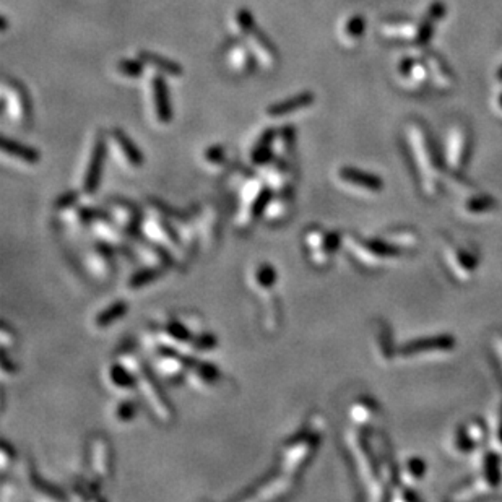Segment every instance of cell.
I'll return each instance as SVG.
<instances>
[{
  "mask_svg": "<svg viewBox=\"0 0 502 502\" xmlns=\"http://www.w3.org/2000/svg\"><path fill=\"white\" fill-rule=\"evenodd\" d=\"M117 361H120V363L134 374L135 389L142 395L145 405L148 406V410L152 411L155 418L164 426L173 424L175 418L174 408L168 401L162 387L158 385L157 378H155L152 371H150L132 351H120Z\"/></svg>",
  "mask_w": 502,
  "mask_h": 502,
  "instance_id": "cell-1",
  "label": "cell"
},
{
  "mask_svg": "<svg viewBox=\"0 0 502 502\" xmlns=\"http://www.w3.org/2000/svg\"><path fill=\"white\" fill-rule=\"evenodd\" d=\"M338 179L346 187L358 189L366 194H378L382 189V180L379 178L354 168H341L338 171Z\"/></svg>",
  "mask_w": 502,
  "mask_h": 502,
  "instance_id": "cell-25",
  "label": "cell"
},
{
  "mask_svg": "<svg viewBox=\"0 0 502 502\" xmlns=\"http://www.w3.org/2000/svg\"><path fill=\"white\" fill-rule=\"evenodd\" d=\"M228 62L231 69L241 75H249L255 70L257 65V59L250 46H245L243 43H234L233 46L228 49Z\"/></svg>",
  "mask_w": 502,
  "mask_h": 502,
  "instance_id": "cell-30",
  "label": "cell"
},
{
  "mask_svg": "<svg viewBox=\"0 0 502 502\" xmlns=\"http://www.w3.org/2000/svg\"><path fill=\"white\" fill-rule=\"evenodd\" d=\"M129 306L125 301H115V303L109 304L106 309H103L96 317H94V327L96 329H106L114 322H117L119 319H122L125 314H127Z\"/></svg>",
  "mask_w": 502,
  "mask_h": 502,
  "instance_id": "cell-39",
  "label": "cell"
},
{
  "mask_svg": "<svg viewBox=\"0 0 502 502\" xmlns=\"http://www.w3.org/2000/svg\"><path fill=\"white\" fill-rule=\"evenodd\" d=\"M291 166H293V164L286 163L285 159L277 157H275L273 162H270L267 166H264L265 184H267L275 194L293 190L294 173Z\"/></svg>",
  "mask_w": 502,
  "mask_h": 502,
  "instance_id": "cell-21",
  "label": "cell"
},
{
  "mask_svg": "<svg viewBox=\"0 0 502 502\" xmlns=\"http://www.w3.org/2000/svg\"><path fill=\"white\" fill-rule=\"evenodd\" d=\"M296 488V478L280 471L273 473L264 481H259V485L252 486V493L241 494L236 499H248V501H280L288 498Z\"/></svg>",
  "mask_w": 502,
  "mask_h": 502,
  "instance_id": "cell-11",
  "label": "cell"
},
{
  "mask_svg": "<svg viewBox=\"0 0 502 502\" xmlns=\"http://www.w3.org/2000/svg\"><path fill=\"white\" fill-rule=\"evenodd\" d=\"M444 257L445 262L460 281H468L473 278V275L478 270L480 260L476 255L466 248H459L454 244L444 245Z\"/></svg>",
  "mask_w": 502,
  "mask_h": 502,
  "instance_id": "cell-17",
  "label": "cell"
},
{
  "mask_svg": "<svg viewBox=\"0 0 502 502\" xmlns=\"http://www.w3.org/2000/svg\"><path fill=\"white\" fill-rule=\"evenodd\" d=\"M346 444H348V449L356 461V468H358L361 481L366 486L369 498L373 501H382L385 498L384 481L380 478L375 459L369 449L366 433L350 429L346 433Z\"/></svg>",
  "mask_w": 502,
  "mask_h": 502,
  "instance_id": "cell-4",
  "label": "cell"
},
{
  "mask_svg": "<svg viewBox=\"0 0 502 502\" xmlns=\"http://www.w3.org/2000/svg\"><path fill=\"white\" fill-rule=\"evenodd\" d=\"M275 135L277 130L267 129L264 130L262 135L254 143L252 150H250V163L254 166H267L270 162L275 158Z\"/></svg>",
  "mask_w": 502,
  "mask_h": 502,
  "instance_id": "cell-29",
  "label": "cell"
},
{
  "mask_svg": "<svg viewBox=\"0 0 502 502\" xmlns=\"http://www.w3.org/2000/svg\"><path fill=\"white\" fill-rule=\"evenodd\" d=\"M461 210H464V213L468 215V217H486V215H491L498 210V203H496V200L489 197H475L464 203Z\"/></svg>",
  "mask_w": 502,
  "mask_h": 502,
  "instance_id": "cell-41",
  "label": "cell"
},
{
  "mask_svg": "<svg viewBox=\"0 0 502 502\" xmlns=\"http://www.w3.org/2000/svg\"><path fill=\"white\" fill-rule=\"evenodd\" d=\"M195 226H197L199 243L205 252L217 249L222 236V213L217 203L208 202L195 207Z\"/></svg>",
  "mask_w": 502,
  "mask_h": 502,
  "instance_id": "cell-8",
  "label": "cell"
},
{
  "mask_svg": "<svg viewBox=\"0 0 502 502\" xmlns=\"http://www.w3.org/2000/svg\"><path fill=\"white\" fill-rule=\"evenodd\" d=\"M150 104H152L153 117L159 125H166L173 120L171 96L162 73L153 75L150 80Z\"/></svg>",
  "mask_w": 502,
  "mask_h": 502,
  "instance_id": "cell-18",
  "label": "cell"
},
{
  "mask_svg": "<svg viewBox=\"0 0 502 502\" xmlns=\"http://www.w3.org/2000/svg\"><path fill=\"white\" fill-rule=\"evenodd\" d=\"M250 49H252L255 54V59L257 62H260L264 69L272 70L278 65L280 62V54L275 48V44L270 41L267 34H265L262 29L255 28L252 33L248 36Z\"/></svg>",
  "mask_w": 502,
  "mask_h": 502,
  "instance_id": "cell-22",
  "label": "cell"
},
{
  "mask_svg": "<svg viewBox=\"0 0 502 502\" xmlns=\"http://www.w3.org/2000/svg\"><path fill=\"white\" fill-rule=\"evenodd\" d=\"M426 470V461L419 457H410V459L405 460V464L401 465L400 468V480L405 486H415L418 481L424 478Z\"/></svg>",
  "mask_w": 502,
  "mask_h": 502,
  "instance_id": "cell-33",
  "label": "cell"
},
{
  "mask_svg": "<svg viewBox=\"0 0 502 502\" xmlns=\"http://www.w3.org/2000/svg\"><path fill=\"white\" fill-rule=\"evenodd\" d=\"M489 440L494 452H502V405L494 411L489 426Z\"/></svg>",
  "mask_w": 502,
  "mask_h": 502,
  "instance_id": "cell-46",
  "label": "cell"
},
{
  "mask_svg": "<svg viewBox=\"0 0 502 502\" xmlns=\"http://www.w3.org/2000/svg\"><path fill=\"white\" fill-rule=\"evenodd\" d=\"M106 148H108V138L104 137L101 132H98L93 138L87 166L83 169L82 187H80L82 190H80V192H82L85 197H93L99 187L104 158H106Z\"/></svg>",
  "mask_w": 502,
  "mask_h": 502,
  "instance_id": "cell-9",
  "label": "cell"
},
{
  "mask_svg": "<svg viewBox=\"0 0 502 502\" xmlns=\"http://www.w3.org/2000/svg\"><path fill=\"white\" fill-rule=\"evenodd\" d=\"M254 285L264 296L272 294L277 285V270L270 264H260L254 272Z\"/></svg>",
  "mask_w": 502,
  "mask_h": 502,
  "instance_id": "cell-35",
  "label": "cell"
},
{
  "mask_svg": "<svg viewBox=\"0 0 502 502\" xmlns=\"http://www.w3.org/2000/svg\"><path fill=\"white\" fill-rule=\"evenodd\" d=\"M113 249L111 245L99 241L98 244L92 245L85 250L83 262L85 267L89 272V275L94 280L101 281V283H108L109 280L114 277V259H113Z\"/></svg>",
  "mask_w": 502,
  "mask_h": 502,
  "instance_id": "cell-13",
  "label": "cell"
},
{
  "mask_svg": "<svg viewBox=\"0 0 502 502\" xmlns=\"http://www.w3.org/2000/svg\"><path fill=\"white\" fill-rule=\"evenodd\" d=\"M291 213H293V190H288V192L273 194L262 215V220L268 226H280L288 222Z\"/></svg>",
  "mask_w": 502,
  "mask_h": 502,
  "instance_id": "cell-24",
  "label": "cell"
},
{
  "mask_svg": "<svg viewBox=\"0 0 502 502\" xmlns=\"http://www.w3.org/2000/svg\"><path fill=\"white\" fill-rule=\"evenodd\" d=\"M310 104H314V94L309 92L304 93H298L294 96H291L288 99H283V101L275 103L272 106L267 108V115L268 117L273 119H280L285 117V115L294 114L298 111H303V109L309 108Z\"/></svg>",
  "mask_w": 502,
  "mask_h": 502,
  "instance_id": "cell-27",
  "label": "cell"
},
{
  "mask_svg": "<svg viewBox=\"0 0 502 502\" xmlns=\"http://www.w3.org/2000/svg\"><path fill=\"white\" fill-rule=\"evenodd\" d=\"M387 241L389 244L394 245L396 249H411L418 244V236L415 233H411L408 229H401V231H395V233H390L384 238Z\"/></svg>",
  "mask_w": 502,
  "mask_h": 502,
  "instance_id": "cell-44",
  "label": "cell"
},
{
  "mask_svg": "<svg viewBox=\"0 0 502 502\" xmlns=\"http://www.w3.org/2000/svg\"><path fill=\"white\" fill-rule=\"evenodd\" d=\"M89 228H92L94 236H96L99 241L109 244L114 249L124 250L130 243H132V238H130L122 228H119V226L115 224L106 213H101L99 217L94 218V222L92 223Z\"/></svg>",
  "mask_w": 502,
  "mask_h": 502,
  "instance_id": "cell-20",
  "label": "cell"
},
{
  "mask_svg": "<svg viewBox=\"0 0 502 502\" xmlns=\"http://www.w3.org/2000/svg\"><path fill=\"white\" fill-rule=\"evenodd\" d=\"M493 343H494V350H496V353H498V358H499V363L502 368V335H496Z\"/></svg>",
  "mask_w": 502,
  "mask_h": 502,
  "instance_id": "cell-54",
  "label": "cell"
},
{
  "mask_svg": "<svg viewBox=\"0 0 502 502\" xmlns=\"http://www.w3.org/2000/svg\"><path fill=\"white\" fill-rule=\"evenodd\" d=\"M194 356L169 348H155L153 371L168 382H178L187 374V369L194 363Z\"/></svg>",
  "mask_w": 502,
  "mask_h": 502,
  "instance_id": "cell-10",
  "label": "cell"
},
{
  "mask_svg": "<svg viewBox=\"0 0 502 502\" xmlns=\"http://www.w3.org/2000/svg\"><path fill=\"white\" fill-rule=\"evenodd\" d=\"M164 273H166V268L150 267V265H147V267L138 270V272H135L132 277L129 278L127 288L130 291H138L142 288H147L148 285H152V283H155V281H158L159 278H162Z\"/></svg>",
  "mask_w": 502,
  "mask_h": 502,
  "instance_id": "cell-36",
  "label": "cell"
},
{
  "mask_svg": "<svg viewBox=\"0 0 502 502\" xmlns=\"http://www.w3.org/2000/svg\"><path fill=\"white\" fill-rule=\"evenodd\" d=\"M140 234L152 241V243L162 245L163 249H166L171 257H173L175 267H185L190 257H192V252L185 248L179 238L178 231L168 220L148 215V217L143 218L142 226H140Z\"/></svg>",
  "mask_w": 502,
  "mask_h": 502,
  "instance_id": "cell-5",
  "label": "cell"
},
{
  "mask_svg": "<svg viewBox=\"0 0 502 502\" xmlns=\"http://www.w3.org/2000/svg\"><path fill=\"white\" fill-rule=\"evenodd\" d=\"M2 153L5 157L15 159V162L27 164V166H33V164H36L41 159V153L36 148H31L28 145L20 143L17 140H10L7 137L2 138Z\"/></svg>",
  "mask_w": 502,
  "mask_h": 502,
  "instance_id": "cell-31",
  "label": "cell"
},
{
  "mask_svg": "<svg viewBox=\"0 0 502 502\" xmlns=\"http://www.w3.org/2000/svg\"><path fill=\"white\" fill-rule=\"evenodd\" d=\"M203 163L212 169H223L228 164V153L222 145H213L203 152Z\"/></svg>",
  "mask_w": 502,
  "mask_h": 502,
  "instance_id": "cell-43",
  "label": "cell"
},
{
  "mask_svg": "<svg viewBox=\"0 0 502 502\" xmlns=\"http://www.w3.org/2000/svg\"><path fill=\"white\" fill-rule=\"evenodd\" d=\"M22 475L24 476V481H27L29 491H33L39 499H49V501L65 499V494L62 491L56 488V486L49 485L48 481H44L41 478V476H38L36 470H34V466L29 460H24V464L22 465Z\"/></svg>",
  "mask_w": 502,
  "mask_h": 502,
  "instance_id": "cell-26",
  "label": "cell"
},
{
  "mask_svg": "<svg viewBox=\"0 0 502 502\" xmlns=\"http://www.w3.org/2000/svg\"><path fill=\"white\" fill-rule=\"evenodd\" d=\"M378 354L382 359H387L394 356V350H392V338L387 332H380L378 340Z\"/></svg>",
  "mask_w": 502,
  "mask_h": 502,
  "instance_id": "cell-50",
  "label": "cell"
},
{
  "mask_svg": "<svg viewBox=\"0 0 502 502\" xmlns=\"http://www.w3.org/2000/svg\"><path fill=\"white\" fill-rule=\"evenodd\" d=\"M13 460H15V449H12V445H10L7 440H3L2 449H0V468H2L3 473L8 470V466L13 464Z\"/></svg>",
  "mask_w": 502,
  "mask_h": 502,
  "instance_id": "cell-51",
  "label": "cell"
},
{
  "mask_svg": "<svg viewBox=\"0 0 502 502\" xmlns=\"http://www.w3.org/2000/svg\"><path fill=\"white\" fill-rule=\"evenodd\" d=\"M137 57L142 60V62L147 65V67L153 69L155 72L164 75V77H171V78H180L184 75V69L180 67L179 64H175L174 60H171L164 56H159L157 52L143 51L137 52Z\"/></svg>",
  "mask_w": 502,
  "mask_h": 502,
  "instance_id": "cell-28",
  "label": "cell"
},
{
  "mask_svg": "<svg viewBox=\"0 0 502 502\" xmlns=\"http://www.w3.org/2000/svg\"><path fill=\"white\" fill-rule=\"evenodd\" d=\"M89 468L98 480L108 481L113 476V449L106 436L96 434L88 444Z\"/></svg>",
  "mask_w": 502,
  "mask_h": 502,
  "instance_id": "cell-16",
  "label": "cell"
},
{
  "mask_svg": "<svg viewBox=\"0 0 502 502\" xmlns=\"http://www.w3.org/2000/svg\"><path fill=\"white\" fill-rule=\"evenodd\" d=\"M281 310L277 298L273 294L265 296L264 299V327L270 335H273L280 329Z\"/></svg>",
  "mask_w": 502,
  "mask_h": 502,
  "instance_id": "cell-40",
  "label": "cell"
},
{
  "mask_svg": "<svg viewBox=\"0 0 502 502\" xmlns=\"http://www.w3.org/2000/svg\"><path fill=\"white\" fill-rule=\"evenodd\" d=\"M145 67H147V65H145L138 57L120 59L119 62L115 64V72H117V75H120V77H124V78L135 80V78L142 77Z\"/></svg>",
  "mask_w": 502,
  "mask_h": 502,
  "instance_id": "cell-42",
  "label": "cell"
},
{
  "mask_svg": "<svg viewBox=\"0 0 502 502\" xmlns=\"http://www.w3.org/2000/svg\"><path fill=\"white\" fill-rule=\"evenodd\" d=\"M303 241L309 262L317 268H325L343 244V236L335 231H325L319 226H310L306 229Z\"/></svg>",
  "mask_w": 502,
  "mask_h": 502,
  "instance_id": "cell-6",
  "label": "cell"
},
{
  "mask_svg": "<svg viewBox=\"0 0 502 502\" xmlns=\"http://www.w3.org/2000/svg\"><path fill=\"white\" fill-rule=\"evenodd\" d=\"M217 346V336L210 332L199 334L194 340V353H205V351H212Z\"/></svg>",
  "mask_w": 502,
  "mask_h": 502,
  "instance_id": "cell-48",
  "label": "cell"
},
{
  "mask_svg": "<svg viewBox=\"0 0 502 502\" xmlns=\"http://www.w3.org/2000/svg\"><path fill=\"white\" fill-rule=\"evenodd\" d=\"M106 215L119 228H122L130 238L138 236L143 217L137 205H134L125 199H111L106 203Z\"/></svg>",
  "mask_w": 502,
  "mask_h": 502,
  "instance_id": "cell-15",
  "label": "cell"
},
{
  "mask_svg": "<svg viewBox=\"0 0 502 502\" xmlns=\"http://www.w3.org/2000/svg\"><path fill=\"white\" fill-rule=\"evenodd\" d=\"M499 488H501V491H502V460H501V464H499Z\"/></svg>",
  "mask_w": 502,
  "mask_h": 502,
  "instance_id": "cell-55",
  "label": "cell"
},
{
  "mask_svg": "<svg viewBox=\"0 0 502 502\" xmlns=\"http://www.w3.org/2000/svg\"><path fill=\"white\" fill-rule=\"evenodd\" d=\"M465 431L476 445H480L486 438V429H485L483 423H480V421H471V423L465 426Z\"/></svg>",
  "mask_w": 502,
  "mask_h": 502,
  "instance_id": "cell-49",
  "label": "cell"
},
{
  "mask_svg": "<svg viewBox=\"0 0 502 502\" xmlns=\"http://www.w3.org/2000/svg\"><path fill=\"white\" fill-rule=\"evenodd\" d=\"M238 195V208L234 213V226L239 233H248L254 223L267 208V205L273 197V190L265 184L264 179L257 175H250L245 182L239 187Z\"/></svg>",
  "mask_w": 502,
  "mask_h": 502,
  "instance_id": "cell-3",
  "label": "cell"
},
{
  "mask_svg": "<svg viewBox=\"0 0 502 502\" xmlns=\"http://www.w3.org/2000/svg\"><path fill=\"white\" fill-rule=\"evenodd\" d=\"M108 380L115 390H130L135 389V378L125 366L117 361L109 366L108 369Z\"/></svg>",
  "mask_w": 502,
  "mask_h": 502,
  "instance_id": "cell-37",
  "label": "cell"
},
{
  "mask_svg": "<svg viewBox=\"0 0 502 502\" xmlns=\"http://www.w3.org/2000/svg\"><path fill=\"white\" fill-rule=\"evenodd\" d=\"M375 415H378V406H375L374 401L368 399H361L354 401L353 406L350 408V418L354 424L363 426V428H368L369 424H373L375 419Z\"/></svg>",
  "mask_w": 502,
  "mask_h": 502,
  "instance_id": "cell-34",
  "label": "cell"
},
{
  "mask_svg": "<svg viewBox=\"0 0 502 502\" xmlns=\"http://www.w3.org/2000/svg\"><path fill=\"white\" fill-rule=\"evenodd\" d=\"M343 245L350 250L354 260L368 268H379L380 265L389 262L382 254L375 249L373 241H361L353 234H343Z\"/></svg>",
  "mask_w": 502,
  "mask_h": 502,
  "instance_id": "cell-19",
  "label": "cell"
},
{
  "mask_svg": "<svg viewBox=\"0 0 502 502\" xmlns=\"http://www.w3.org/2000/svg\"><path fill=\"white\" fill-rule=\"evenodd\" d=\"M231 28H233V33L236 34V36L248 38L249 34L252 33L255 28H257L255 27V20H254L252 12L245 7H241L236 10V12L233 13V17H231Z\"/></svg>",
  "mask_w": 502,
  "mask_h": 502,
  "instance_id": "cell-38",
  "label": "cell"
},
{
  "mask_svg": "<svg viewBox=\"0 0 502 502\" xmlns=\"http://www.w3.org/2000/svg\"><path fill=\"white\" fill-rule=\"evenodd\" d=\"M108 145L111 148L114 158L117 159L120 166L129 171H137L143 166V155L137 145L129 138V135L120 129H113L108 134Z\"/></svg>",
  "mask_w": 502,
  "mask_h": 502,
  "instance_id": "cell-14",
  "label": "cell"
},
{
  "mask_svg": "<svg viewBox=\"0 0 502 502\" xmlns=\"http://www.w3.org/2000/svg\"><path fill=\"white\" fill-rule=\"evenodd\" d=\"M475 449H476V444L470 439V436L466 434L465 426L464 428L457 429L454 438H452V450H454L457 455H468Z\"/></svg>",
  "mask_w": 502,
  "mask_h": 502,
  "instance_id": "cell-45",
  "label": "cell"
},
{
  "mask_svg": "<svg viewBox=\"0 0 502 502\" xmlns=\"http://www.w3.org/2000/svg\"><path fill=\"white\" fill-rule=\"evenodd\" d=\"M457 341L452 335H438V336H426V338H418L400 346L396 350V356L403 359H413L419 356L428 354H444L450 353L455 348Z\"/></svg>",
  "mask_w": 502,
  "mask_h": 502,
  "instance_id": "cell-12",
  "label": "cell"
},
{
  "mask_svg": "<svg viewBox=\"0 0 502 502\" xmlns=\"http://www.w3.org/2000/svg\"><path fill=\"white\" fill-rule=\"evenodd\" d=\"M222 378V373L217 366L212 363H202V361L195 359L190 368L187 369V374H185V379L187 382L192 385L195 390L205 392L212 389L217 385V382Z\"/></svg>",
  "mask_w": 502,
  "mask_h": 502,
  "instance_id": "cell-23",
  "label": "cell"
},
{
  "mask_svg": "<svg viewBox=\"0 0 502 502\" xmlns=\"http://www.w3.org/2000/svg\"><path fill=\"white\" fill-rule=\"evenodd\" d=\"M2 96L5 114L18 127H28L31 122V101H29L28 89L18 80L3 78Z\"/></svg>",
  "mask_w": 502,
  "mask_h": 502,
  "instance_id": "cell-7",
  "label": "cell"
},
{
  "mask_svg": "<svg viewBox=\"0 0 502 502\" xmlns=\"http://www.w3.org/2000/svg\"><path fill=\"white\" fill-rule=\"evenodd\" d=\"M325 428V419L320 415L310 416L309 423L303 431L286 440L281 450L280 468L283 473L298 478L306 465L313 460V457L320 444V436Z\"/></svg>",
  "mask_w": 502,
  "mask_h": 502,
  "instance_id": "cell-2",
  "label": "cell"
},
{
  "mask_svg": "<svg viewBox=\"0 0 502 502\" xmlns=\"http://www.w3.org/2000/svg\"><path fill=\"white\" fill-rule=\"evenodd\" d=\"M138 406L134 400H124L114 408V418L119 423H130L137 416Z\"/></svg>",
  "mask_w": 502,
  "mask_h": 502,
  "instance_id": "cell-47",
  "label": "cell"
},
{
  "mask_svg": "<svg viewBox=\"0 0 502 502\" xmlns=\"http://www.w3.org/2000/svg\"><path fill=\"white\" fill-rule=\"evenodd\" d=\"M296 148V130L291 125H286L275 135V157L285 159L286 163L293 164Z\"/></svg>",
  "mask_w": 502,
  "mask_h": 502,
  "instance_id": "cell-32",
  "label": "cell"
},
{
  "mask_svg": "<svg viewBox=\"0 0 502 502\" xmlns=\"http://www.w3.org/2000/svg\"><path fill=\"white\" fill-rule=\"evenodd\" d=\"M0 335H2V346H3V350H8L10 345H12L13 341H15V335H13L12 332H10L8 327H7V324L2 325V334H0Z\"/></svg>",
  "mask_w": 502,
  "mask_h": 502,
  "instance_id": "cell-53",
  "label": "cell"
},
{
  "mask_svg": "<svg viewBox=\"0 0 502 502\" xmlns=\"http://www.w3.org/2000/svg\"><path fill=\"white\" fill-rule=\"evenodd\" d=\"M15 371H17V366H15L12 361H10L8 351L3 350L2 351V373H3V375L15 374Z\"/></svg>",
  "mask_w": 502,
  "mask_h": 502,
  "instance_id": "cell-52",
  "label": "cell"
}]
</instances>
